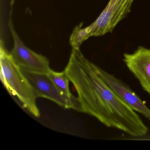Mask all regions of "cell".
I'll list each match as a JSON object with an SVG mask.
<instances>
[{"instance_id":"8992f818","label":"cell","mask_w":150,"mask_h":150,"mask_svg":"<svg viewBox=\"0 0 150 150\" xmlns=\"http://www.w3.org/2000/svg\"><path fill=\"white\" fill-rule=\"evenodd\" d=\"M93 66L96 73L124 102L150 121V109L129 86L93 63Z\"/></svg>"},{"instance_id":"3957f363","label":"cell","mask_w":150,"mask_h":150,"mask_svg":"<svg viewBox=\"0 0 150 150\" xmlns=\"http://www.w3.org/2000/svg\"><path fill=\"white\" fill-rule=\"evenodd\" d=\"M134 0H110L104 10L94 22L82 28V23L76 26L70 36V45L80 49L86 40L92 37L101 36L111 33L118 23L130 12Z\"/></svg>"},{"instance_id":"5b68a950","label":"cell","mask_w":150,"mask_h":150,"mask_svg":"<svg viewBox=\"0 0 150 150\" xmlns=\"http://www.w3.org/2000/svg\"><path fill=\"white\" fill-rule=\"evenodd\" d=\"M8 26L14 42L13 48L10 54L14 63L22 69L48 73L51 69L48 59L33 51L23 43L15 30L11 15Z\"/></svg>"},{"instance_id":"ba28073f","label":"cell","mask_w":150,"mask_h":150,"mask_svg":"<svg viewBox=\"0 0 150 150\" xmlns=\"http://www.w3.org/2000/svg\"><path fill=\"white\" fill-rule=\"evenodd\" d=\"M123 60L150 96V49L139 46L132 53H124Z\"/></svg>"},{"instance_id":"7a4b0ae2","label":"cell","mask_w":150,"mask_h":150,"mask_svg":"<svg viewBox=\"0 0 150 150\" xmlns=\"http://www.w3.org/2000/svg\"><path fill=\"white\" fill-rule=\"evenodd\" d=\"M93 63L86 59V66L90 78L102 99L108 105L122 131L133 137L146 136L148 129L137 112L124 102L96 73Z\"/></svg>"},{"instance_id":"9c48e42d","label":"cell","mask_w":150,"mask_h":150,"mask_svg":"<svg viewBox=\"0 0 150 150\" xmlns=\"http://www.w3.org/2000/svg\"><path fill=\"white\" fill-rule=\"evenodd\" d=\"M48 74L59 91L70 103L72 109L80 111L79 103L77 98L74 96L70 91L69 88L70 81L65 71L59 72L50 69Z\"/></svg>"},{"instance_id":"277c9868","label":"cell","mask_w":150,"mask_h":150,"mask_svg":"<svg viewBox=\"0 0 150 150\" xmlns=\"http://www.w3.org/2000/svg\"><path fill=\"white\" fill-rule=\"evenodd\" d=\"M1 79L10 94L16 96L23 107L36 117H40L36 96L30 83L21 68L12 59L1 41L0 47Z\"/></svg>"},{"instance_id":"52a82bcc","label":"cell","mask_w":150,"mask_h":150,"mask_svg":"<svg viewBox=\"0 0 150 150\" xmlns=\"http://www.w3.org/2000/svg\"><path fill=\"white\" fill-rule=\"evenodd\" d=\"M21 69L30 83L37 98H46L65 108L72 109L70 103L59 91L48 73Z\"/></svg>"},{"instance_id":"6da1fadb","label":"cell","mask_w":150,"mask_h":150,"mask_svg":"<svg viewBox=\"0 0 150 150\" xmlns=\"http://www.w3.org/2000/svg\"><path fill=\"white\" fill-rule=\"evenodd\" d=\"M86 59L80 49L72 48L64 70L78 93L80 111L93 116L107 127L122 131L94 85L86 66Z\"/></svg>"}]
</instances>
